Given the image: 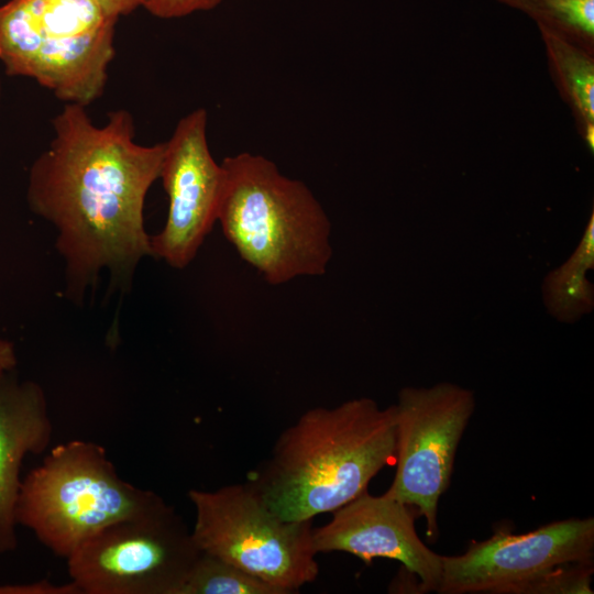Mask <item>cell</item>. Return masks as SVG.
<instances>
[{"instance_id": "cell-1", "label": "cell", "mask_w": 594, "mask_h": 594, "mask_svg": "<svg viewBox=\"0 0 594 594\" xmlns=\"http://www.w3.org/2000/svg\"><path fill=\"white\" fill-rule=\"evenodd\" d=\"M53 131L30 168L26 200L56 230L66 297L81 300L103 271L119 289L128 288L141 260L152 255L143 212L165 143H136L127 110L97 125L76 103L53 119Z\"/></svg>"}, {"instance_id": "cell-2", "label": "cell", "mask_w": 594, "mask_h": 594, "mask_svg": "<svg viewBox=\"0 0 594 594\" xmlns=\"http://www.w3.org/2000/svg\"><path fill=\"white\" fill-rule=\"evenodd\" d=\"M395 452L394 405L383 409L371 398H355L304 413L246 483L282 519L312 520L367 491Z\"/></svg>"}, {"instance_id": "cell-3", "label": "cell", "mask_w": 594, "mask_h": 594, "mask_svg": "<svg viewBox=\"0 0 594 594\" xmlns=\"http://www.w3.org/2000/svg\"><path fill=\"white\" fill-rule=\"evenodd\" d=\"M221 166L217 221L242 260L273 285L324 274L331 224L310 189L262 155L243 152Z\"/></svg>"}, {"instance_id": "cell-4", "label": "cell", "mask_w": 594, "mask_h": 594, "mask_svg": "<svg viewBox=\"0 0 594 594\" xmlns=\"http://www.w3.org/2000/svg\"><path fill=\"white\" fill-rule=\"evenodd\" d=\"M117 20L95 0H9L0 6V62L9 76L86 107L105 90Z\"/></svg>"}, {"instance_id": "cell-5", "label": "cell", "mask_w": 594, "mask_h": 594, "mask_svg": "<svg viewBox=\"0 0 594 594\" xmlns=\"http://www.w3.org/2000/svg\"><path fill=\"white\" fill-rule=\"evenodd\" d=\"M163 498L124 481L103 447L72 440L54 447L21 482L15 522L65 560L96 532Z\"/></svg>"}, {"instance_id": "cell-6", "label": "cell", "mask_w": 594, "mask_h": 594, "mask_svg": "<svg viewBox=\"0 0 594 594\" xmlns=\"http://www.w3.org/2000/svg\"><path fill=\"white\" fill-rule=\"evenodd\" d=\"M191 535L202 553L227 561L282 590L297 592L319 574L312 520H284L245 482L190 490Z\"/></svg>"}, {"instance_id": "cell-7", "label": "cell", "mask_w": 594, "mask_h": 594, "mask_svg": "<svg viewBox=\"0 0 594 594\" xmlns=\"http://www.w3.org/2000/svg\"><path fill=\"white\" fill-rule=\"evenodd\" d=\"M201 551L164 499L118 520L66 559L81 594H178Z\"/></svg>"}, {"instance_id": "cell-8", "label": "cell", "mask_w": 594, "mask_h": 594, "mask_svg": "<svg viewBox=\"0 0 594 594\" xmlns=\"http://www.w3.org/2000/svg\"><path fill=\"white\" fill-rule=\"evenodd\" d=\"M395 407L394 480L386 491L415 509L438 535V504L449 488L455 454L475 408L474 394L459 385L404 387Z\"/></svg>"}, {"instance_id": "cell-9", "label": "cell", "mask_w": 594, "mask_h": 594, "mask_svg": "<svg viewBox=\"0 0 594 594\" xmlns=\"http://www.w3.org/2000/svg\"><path fill=\"white\" fill-rule=\"evenodd\" d=\"M594 519L568 518L526 534L497 529L458 556H442L440 594H514L532 578L561 564L593 562Z\"/></svg>"}, {"instance_id": "cell-10", "label": "cell", "mask_w": 594, "mask_h": 594, "mask_svg": "<svg viewBox=\"0 0 594 594\" xmlns=\"http://www.w3.org/2000/svg\"><path fill=\"white\" fill-rule=\"evenodd\" d=\"M202 108L182 118L165 143L160 178L168 197L162 231L151 235L152 256L183 270L217 221L223 169L209 150Z\"/></svg>"}, {"instance_id": "cell-11", "label": "cell", "mask_w": 594, "mask_h": 594, "mask_svg": "<svg viewBox=\"0 0 594 594\" xmlns=\"http://www.w3.org/2000/svg\"><path fill=\"white\" fill-rule=\"evenodd\" d=\"M414 508L387 492L374 496L365 491L332 512V519L312 528L317 553L341 551L370 564L375 558L396 560L419 580V592H437L442 554L419 538Z\"/></svg>"}, {"instance_id": "cell-12", "label": "cell", "mask_w": 594, "mask_h": 594, "mask_svg": "<svg viewBox=\"0 0 594 594\" xmlns=\"http://www.w3.org/2000/svg\"><path fill=\"white\" fill-rule=\"evenodd\" d=\"M52 435L43 388L8 373L0 382V554L18 546L14 514L23 460L44 452Z\"/></svg>"}, {"instance_id": "cell-13", "label": "cell", "mask_w": 594, "mask_h": 594, "mask_svg": "<svg viewBox=\"0 0 594 594\" xmlns=\"http://www.w3.org/2000/svg\"><path fill=\"white\" fill-rule=\"evenodd\" d=\"M550 76L569 106L576 131L588 150L594 148V54L538 26Z\"/></svg>"}, {"instance_id": "cell-14", "label": "cell", "mask_w": 594, "mask_h": 594, "mask_svg": "<svg viewBox=\"0 0 594 594\" xmlns=\"http://www.w3.org/2000/svg\"><path fill=\"white\" fill-rule=\"evenodd\" d=\"M594 267V213L579 246L559 268L547 275L543 299L549 312L564 322H573L592 311L593 285L585 274Z\"/></svg>"}, {"instance_id": "cell-15", "label": "cell", "mask_w": 594, "mask_h": 594, "mask_svg": "<svg viewBox=\"0 0 594 594\" xmlns=\"http://www.w3.org/2000/svg\"><path fill=\"white\" fill-rule=\"evenodd\" d=\"M594 54V0H496Z\"/></svg>"}, {"instance_id": "cell-16", "label": "cell", "mask_w": 594, "mask_h": 594, "mask_svg": "<svg viewBox=\"0 0 594 594\" xmlns=\"http://www.w3.org/2000/svg\"><path fill=\"white\" fill-rule=\"evenodd\" d=\"M178 594H285L217 557L202 553L195 562Z\"/></svg>"}, {"instance_id": "cell-17", "label": "cell", "mask_w": 594, "mask_h": 594, "mask_svg": "<svg viewBox=\"0 0 594 594\" xmlns=\"http://www.w3.org/2000/svg\"><path fill=\"white\" fill-rule=\"evenodd\" d=\"M593 573V562L561 564L522 583L514 594H592Z\"/></svg>"}, {"instance_id": "cell-18", "label": "cell", "mask_w": 594, "mask_h": 594, "mask_svg": "<svg viewBox=\"0 0 594 594\" xmlns=\"http://www.w3.org/2000/svg\"><path fill=\"white\" fill-rule=\"evenodd\" d=\"M222 0H143V7L153 15L172 19L185 16L196 11L210 10Z\"/></svg>"}, {"instance_id": "cell-19", "label": "cell", "mask_w": 594, "mask_h": 594, "mask_svg": "<svg viewBox=\"0 0 594 594\" xmlns=\"http://www.w3.org/2000/svg\"><path fill=\"white\" fill-rule=\"evenodd\" d=\"M0 594H81L75 583L54 584L47 580L0 585Z\"/></svg>"}, {"instance_id": "cell-20", "label": "cell", "mask_w": 594, "mask_h": 594, "mask_svg": "<svg viewBox=\"0 0 594 594\" xmlns=\"http://www.w3.org/2000/svg\"><path fill=\"white\" fill-rule=\"evenodd\" d=\"M106 14L119 18L143 4V0H95Z\"/></svg>"}, {"instance_id": "cell-21", "label": "cell", "mask_w": 594, "mask_h": 594, "mask_svg": "<svg viewBox=\"0 0 594 594\" xmlns=\"http://www.w3.org/2000/svg\"><path fill=\"white\" fill-rule=\"evenodd\" d=\"M16 365V353L11 341L0 338V382Z\"/></svg>"}, {"instance_id": "cell-22", "label": "cell", "mask_w": 594, "mask_h": 594, "mask_svg": "<svg viewBox=\"0 0 594 594\" xmlns=\"http://www.w3.org/2000/svg\"><path fill=\"white\" fill-rule=\"evenodd\" d=\"M1 95H2V87H1V80H0V101H1Z\"/></svg>"}]
</instances>
